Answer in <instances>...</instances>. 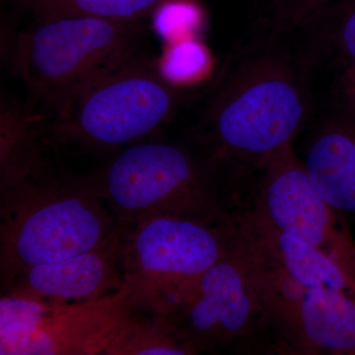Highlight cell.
I'll return each mask as SVG.
<instances>
[{
  "instance_id": "obj_16",
  "label": "cell",
  "mask_w": 355,
  "mask_h": 355,
  "mask_svg": "<svg viewBox=\"0 0 355 355\" xmlns=\"http://www.w3.org/2000/svg\"><path fill=\"white\" fill-rule=\"evenodd\" d=\"M169 1L171 0H9L32 20L58 17L146 20Z\"/></svg>"
},
{
  "instance_id": "obj_18",
  "label": "cell",
  "mask_w": 355,
  "mask_h": 355,
  "mask_svg": "<svg viewBox=\"0 0 355 355\" xmlns=\"http://www.w3.org/2000/svg\"><path fill=\"white\" fill-rule=\"evenodd\" d=\"M210 53L196 37L169 42L160 60L159 69L170 83L182 87H193L211 67Z\"/></svg>"
},
{
  "instance_id": "obj_10",
  "label": "cell",
  "mask_w": 355,
  "mask_h": 355,
  "mask_svg": "<svg viewBox=\"0 0 355 355\" xmlns=\"http://www.w3.org/2000/svg\"><path fill=\"white\" fill-rule=\"evenodd\" d=\"M282 355H355V299L292 282L277 302Z\"/></svg>"
},
{
  "instance_id": "obj_7",
  "label": "cell",
  "mask_w": 355,
  "mask_h": 355,
  "mask_svg": "<svg viewBox=\"0 0 355 355\" xmlns=\"http://www.w3.org/2000/svg\"><path fill=\"white\" fill-rule=\"evenodd\" d=\"M238 227L171 214L123 226L121 272L139 309L164 314L203 272L230 252Z\"/></svg>"
},
{
  "instance_id": "obj_1",
  "label": "cell",
  "mask_w": 355,
  "mask_h": 355,
  "mask_svg": "<svg viewBox=\"0 0 355 355\" xmlns=\"http://www.w3.org/2000/svg\"><path fill=\"white\" fill-rule=\"evenodd\" d=\"M313 69L297 32L259 18L222 64L189 140L258 172L309 119Z\"/></svg>"
},
{
  "instance_id": "obj_8",
  "label": "cell",
  "mask_w": 355,
  "mask_h": 355,
  "mask_svg": "<svg viewBox=\"0 0 355 355\" xmlns=\"http://www.w3.org/2000/svg\"><path fill=\"white\" fill-rule=\"evenodd\" d=\"M137 311L128 286L94 300L73 303L2 294L0 354L105 355Z\"/></svg>"
},
{
  "instance_id": "obj_6",
  "label": "cell",
  "mask_w": 355,
  "mask_h": 355,
  "mask_svg": "<svg viewBox=\"0 0 355 355\" xmlns=\"http://www.w3.org/2000/svg\"><path fill=\"white\" fill-rule=\"evenodd\" d=\"M165 78L146 49L86 86L53 120L41 123L46 146L120 151L151 139L189 96Z\"/></svg>"
},
{
  "instance_id": "obj_9",
  "label": "cell",
  "mask_w": 355,
  "mask_h": 355,
  "mask_svg": "<svg viewBox=\"0 0 355 355\" xmlns=\"http://www.w3.org/2000/svg\"><path fill=\"white\" fill-rule=\"evenodd\" d=\"M254 211L338 263L355 282V240L345 216L311 182L293 144L257 172Z\"/></svg>"
},
{
  "instance_id": "obj_12",
  "label": "cell",
  "mask_w": 355,
  "mask_h": 355,
  "mask_svg": "<svg viewBox=\"0 0 355 355\" xmlns=\"http://www.w3.org/2000/svg\"><path fill=\"white\" fill-rule=\"evenodd\" d=\"M239 231L263 258L300 286L331 289L355 299V282L338 263L254 210L243 219Z\"/></svg>"
},
{
  "instance_id": "obj_4",
  "label": "cell",
  "mask_w": 355,
  "mask_h": 355,
  "mask_svg": "<svg viewBox=\"0 0 355 355\" xmlns=\"http://www.w3.org/2000/svg\"><path fill=\"white\" fill-rule=\"evenodd\" d=\"M0 200L2 291L27 268L108 246L123 234L87 180L51 168L1 189Z\"/></svg>"
},
{
  "instance_id": "obj_11",
  "label": "cell",
  "mask_w": 355,
  "mask_h": 355,
  "mask_svg": "<svg viewBox=\"0 0 355 355\" xmlns=\"http://www.w3.org/2000/svg\"><path fill=\"white\" fill-rule=\"evenodd\" d=\"M121 237L100 249L27 268L4 294L46 302L73 303L94 300L119 291L127 286L121 272Z\"/></svg>"
},
{
  "instance_id": "obj_2",
  "label": "cell",
  "mask_w": 355,
  "mask_h": 355,
  "mask_svg": "<svg viewBox=\"0 0 355 355\" xmlns=\"http://www.w3.org/2000/svg\"><path fill=\"white\" fill-rule=\"evenodd\" d=\"M256 176L190 140L148 139L121 149L86 180L123 227L162 214L238 227L254 209Z\"/></svg>"
},
{
  "instance_id": "obj_13",
  "label": "cell",
  "mask_w": 355,
  "mask_h": 355,
  "mask_svg": "<svg viewBox=\"0 0 355 355\" xmlns=\"http://www.w3.org/2000/svg\"><path fill=\"white\" fill-rule=\"evenodd\" d=\"M301 160L324 200L343 216H355V114L338 109L321 121Z\"/></svg>"
},
{
  "instance_id": "obj_17",
  "label": "cell",
  "mask_w": 355,
  "mask_h": 355,
  "mask_svg": "<svg viewBox=\"0 0 355 355\" xmlns=\"http://www.w3.org/2000/svg\"><path fill=\"white\" fill-rule=\"evenodd\" d=\"M139 311L123 327L105 355L193 354L163 318L153 314L140 317Z\"/></svg>"
},
{
  "instance_id": "obj_19",
  "label": "cell",
  "mask_w": 355,
  "mask_h": 355,
  "mask_svg": "<svg viewBox=\"0 0 355 355\" xmlns=\"http://www.w3.org/2000/svg\"><path fill=\"white\" fill-rule=\"evenodd\" d=\"M156 13V29L163 38L168 41H174L196 37V31L200 27V16L197 9L191 4L183 3L177 0L167 2ZM175 40V41H176ZM168 42V43H169Z\"/></svg>"
},
{
  "instance_id": "obj_3",
  "label": "cell",
  "mask_w": 355,
  "mask_h": 355,
  "mask_svg": "<svg viewBox=\"0 0 355 355\" xmlns=\"http://www.w3.org/2000/svg\"><path fill=\"white\" fill-rule=\"evenodd\" d=\"M146 20L90 17L32 20L4 31L2 58L24 84L41 123L60 116L86 86L146 49Z\"/></svg>"
},
{
  "instance_id": "obj_14",
  "label": "cell",
  "mask_w": 355,
  "mask_h": 355,
  "mask_svg": "<svg viewBox=\"0 0 355 355\" xmlns=\"http://www.w3.org/2000/svg\"><path fill=\"white\" fill-rule=\"evenodd\" d=\"M295 31L313 69L330 67L340 74L355 64V0H333Z\"/></svg>"
},
{
  "instance_id": "obj_5",
  "label": "cell",
  "mask_w": 355,
  "mask_h": 355,
  "mask_svg": "<svg viewBox=\"0 0 355 355\" xmlns=\"http://www.w3.org/2000/svg\"><path fill=\"white\" fill-rule=\"evenodd\" d=\"M159 317L193 354L223 349L279 354L263 263L239 229L230 252Z\"/></svg>"
},
{
  "instance_id": "obj_21",
  "label": "cell",
  "mask_w": 355,
  "mask_h": 355,
  "mask_svg": "<svg viewBox=\"0 0 355 355\" xmlns=\"http://www.w3.org/2000/svg\"><path fill=\"white\" fill-rule=\"evenodd\" d=\"M354 65H355V64H354Z\"/></svg>"
},
{
  "instance_id": "obj_20",
  "label": "cell",
  "mask_w": 355,
  "mask_h": 355,
  "mask_svg": "<svg viewBox=\"0 0 355 355\" xmlns=\"http://www.w3.org/2000/svg\"><path fill=\"white\" fill-rule=\"evenodd\" d=\"M333 0H266L261 19L280 29L295 31L318 9Z\"/></svg>"
},
{
  "instance_id": "obj_15",
  "label": "cell",
  "mask_w": 355,
  "mask_h": 355,
  "mask_svg": "<svg viewBox=\"0 0 355 355\" xmlns=\"http://www.w3.org/2000/svg\"><path fill=\"white\" fill-rule=\"evenodd\" d=\"M1 189L50 169L39 119L27 105L1 97Z\"/></svg>"
}]
</instances>
